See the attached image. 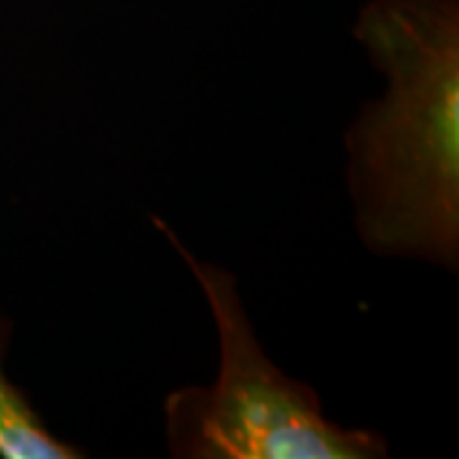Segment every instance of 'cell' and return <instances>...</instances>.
I'll return each instance as SVG.
<instances>
[{
	"label": "cell",
	"mask_w": 459,
	"mask_h": 459,
	"mask_svg": "<svg viewBox=\"0 0 459 459\" xmlns=\"http://www.w3.org/2000/svg\"><path fill=\"white\" fill-rule=\"evenodd\" d=\"M355 39L385 77L344 131L347 192L370 253L459 265V3L370 0Z\"/></svg>",
	"instance_id": "cell-1"
},
{
	"label": "cell",
	"mask_w": 459,
	"mask_h": 459,
	"mask_svg": "<svg viewBox=\"0 0 459 459\" xmlns=\"http://www.w3.org/2000/svg\"><path fill=\"white\" fill-rule=\"evenodd\" d=\"M8 337H11V325L0 316V457L82 459L87 455L82 446L54 437L26 394L8 380L3 368Z\"/></svg>",
	"instance_id": "cell-3"
},
{
	"label": "cell",
	"mask_w": 459,
	"mask_h": 459,
	"mask_svg": "<svg viewBox=\"0 0 459 459\" xmlns=\"http://www.w3.org/2000/svg\"><path fill=\"white\" fill-rule=\"evenodd\" d=\"M153 225L197 279L220 340V370L212 385H186L166 395V446L171 457H388V442L377 431L329 421L312 385L289 377L268 360L230 271L199 261L159 217H153Z\"/></svg>",
	"instance_id": "cell-2"
}]
</instances>
